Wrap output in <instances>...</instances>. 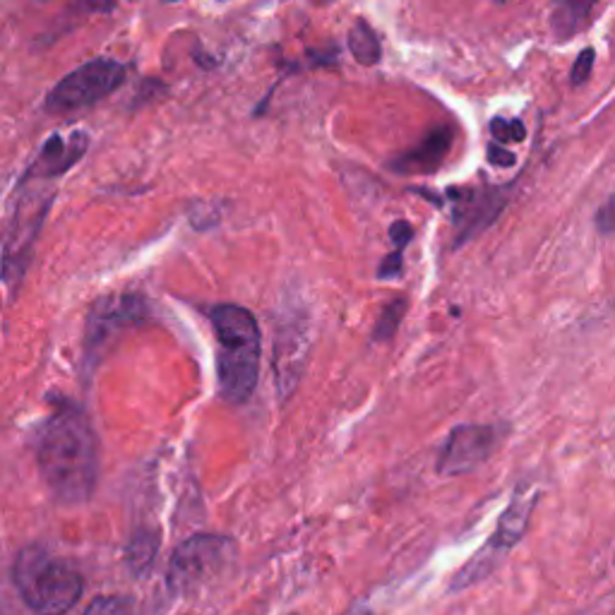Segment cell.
<instances>
[{"instance_id":"20","label":"cell","mask_w":615,"mask_h":615,"mask_svg":"<svg viewBox=\"0 0 615 615\" xmlns=\"http://www.w3.org/2000/svg\"><path fill=\"white\" fill-rule=\"evenodd\" d=\"M390 238H392V244H394L397 248L404 250V248L409 246V240L414 238V226L409 224V222H404V220L394 222V224L390 226Z\"/></svg>"},{"instance_id":"1","label":"cell","mask_w":615,"mask_h":615,"mask_svg":"<svg viewBox=\"0 0 615 615\" xmlns=\"http://www.w3.org/2000/svg\"><path fill=\"white\" fill-rule=\"evenodd\" d=\"M36 464L48 490L63 505L87 500L99 476V442L78 406H60L36 438Z\"/></svg>"},{"instance_id":"4","label":"cell","mask_w":615,"mask_h":615,"mask_svg":"<svg viewBox=\"0 0 615 615\" xmlns=\"http://www.w3.org/2000/svg\"><path fill=\"white\" fill-rule=\"evenodd\" d=\"M48 180L22 176L17 186V204L5 234V282L22 280L24 270L32 260L36 236L42 232L44 216L51 210L54 190L46 188Z\"/></svg>"},{"instance_id":"17","label":"cell","mask_w":615,"mask_h":615,"mask_svg":"<svg viewBox=\"0 0 615 615\" xmlns=\"http://www.w3.org/2000/svg\"><path fill=\"white\" fill-rule=\"evenodd\" d=\"M594 63H596V51L594 48H584V51L577 56L575 60V66L570 70V82H572V87H582V84L592 78V72H594Z\"/></svg>"},{"instance_id":"11","label":"cell","mask_w":615,"mask_h":615,"mask_svg":"<svg viewBox=\"0 0 615 615\" xmlns=\"http://www.w3.org/2000/svg\"><path fill=\"white\" fill-rule=\"evenodd\" d=\"M452 142H454V130L448 126H440L436 130H430L416 147L406 150L397 156V159H392L390 168L397 174H406V176L438 172V166L448 159Z\"/></svg>"},{"instance_id":"10","label":"cell","mask_w":615,"mask_h":615,"mask_svg":"<svg viewBox=\"0 0 615 615\" xmlns=\"http://www.w3.org/2000/svg\"><path fill=\"white\" fill-rule=\"evenodd\" d=\"M87 147H90V138L84 130L70 132V138L54 132V135L42 144L39 154H36V159L32 162L27 172H24V176L44 178V180H54L58 176H63L82 159Z\"/></svg>"},{"instance_id":"14","label":"cell","mask_w":615,"mask_h":615,"mask_svg":"<svg viewBox=\"0 0 615 615\" xmlns=\"http://www.w3.org/2000/svg\"><path fill=\"white\" fill-rule=\"evenodd\" d=\"M156 539L150 532H138L128 546V563L135 572H142L156 556Z\"/></svg>"},{"instance_id":"12","label":"cell","mask_w":615,"mask_h":615,"mask_svg":"<svg viewBox=\"0 0 615 615\" xmlns=\"http://www.w3.org/2000/svg\"><path fill=\"white\" fill-rule=\"evenodd\" d=\"M601 0H553L548 24L551 32L558 42L572 39L580 32H584L592 22L594 10Z\"/></svg>"},{"instance_id":"9","label":"cell","mask_w":615,"mask_h":615,"mask_svg":"<svg viewBox=\"0 0 615 615\" xmlns=\"http://www.w3.org/2000/svg\"><path fill=\"white\" fill-rule=\"evenodd\" d=\"M452 200V220L457 228V246L466 244L469 238L484 232L488 224L496 222V216L502 212L508 196L505 190H476V188H450Z\"/></svg>"},{"instance_id":"23","label":"cell","mask_w":615,"mask_h":615,"mask_svg":"<svg viewBox=\"0 0 615 615\" xmlns=\"http://www.w3.org/2000/svg\"><path fill=\"white\" fill-rule=\"evenodd\" d=\"M162 3H180V0H162Z\"/></svg>"},{"instance_id":"21","label":"cell","mask_w":615,"mask_h":615,"mask_svg":"<svg viewBox=\"0 0 615 615\" xmlns=\"http://www.w3.org/2000/svg\"><path fill=\"white\" fill-rule=\"evenodd\" d=\"M400 274H402V250L397 248L392 256L382 260L378 276H380V280H392V276H400Z\"/></svg>"},{"instance_id":"2","label":"cell","mask_w":615,"mask_h":615,"mask_svg":"<svg viewBox=\"0 0 615 615\" xmlns=\"http://www.w3.org/2000/svg\"><path fill=\"white\" fill-rule=\"evenodd\" d=\"M216 334V382L226 402L240 404L256 392L260 376V328L250 310L222 304L212 310Z\"/></svg>"},{"instance_id":"19","label":"cell","mask_w":615,"mask_h":615,"mask_svg":"<svg viewBox=\"0 0 615 615\" xmlns=\"http://www.w3.org/2000/svg\"><path fill=\"white\" fill-rule=\"evenodd\" d=\"M488 162L493 164V166H500V168H510V166H515L517 164V156L510 152V150H505V147H500L498 142H490L488 144Z\"/></svg>"},{"instance_id":"15","label":"cell","mask_w":615,"mask_h":615,"mask_svg":"<svg viewBox=\"0 0 615 615\" xmlns=\"http://www.w3.org/2000/svg\"><path fill=\"white\" fill-rule=\"evenodd\" d=\"M84 615H135V611L126 596H96Z\"/></svg>"},{"instance_id":"22","label":"cell","mask_w":615,"mask_h":615,"mask_svg":"<svg viewBox=\"0 0 615 615\" xmlns=\"http://www.w3.org/2000/svg\"><path fill=\"white\" fill-rule=\"evenodd\" d=\"M493 3H498V5H508V3H515V0H493Z\"/></svg>"},{"instance_id":"6","label":"cell","mask_w":615,"mask_h":615,"mask_svg":"<svg viewBox=\"0 0 615 615\" xmlns=\"http://www.w3.org/2000/svg\"><path fill=\"white\" fill-rule=\"evenodd\" d=\"M536 498H539V490L534 486L517 488L512 502L508 505V510H505L500 517L496 534L488 539V544L481 548V553H476V556L460 570V575L454 577L452 589L472 587L474 582L484 580V577H488V572L498 568V563L508 556L517 541L524 536L529 520H532Z\"/></svg>"},{"instance_id":"8","label":"cell","mask_w":615,"mask_h":615,"mask_svg":"<svg viewBox=\"0 0 615 615\" xmlns=\"http://www.w3.org/2000/svg\"><path fill=\"white\" fill-rule=\"evenodd\" d=\"M498 442H500L498 426H478V424L457 426L440 448L438 472L445 476L472 472V469L488 460L493 450L498 448Z\"/></svg>"},{"instance_id":"13","label":"cell","mask_w":615,"mask_h":615,"mask_svg":"<svg viewBox=\"0 0 615 615\" xmlns=\"http://www.w3.org/2000/svg\"><path fill=\"white\" fill-rule=\"evenodd\" d=\"M348 51L358 60L360 66H378L382 58V44L378 39L376 29L366 20H358L352 32H348Z\"/></svg>"},{"instance_id":"18","label":"cell","mask_w":615,"mask_h":615,"mask_svg":"<svg viewBox=\"0 0 615 615\" xmlns=\"http://www.w3.org/2000/svg\"><path fill=\"white\" fill-rule=\"evenodd\" d=\"M596 228H599V234H604V236H613L615 234V192L599 208V212H596Z\"/></svg>"},{"instance_id":"7","label":"cell","mask_w":615,"mask_h":615,"mask_svg":"<svg viewBox=\"0 0 615 615\" xmlns=\"http://www.w3.org/2000/svg\"><path fill=\"white\" fill-rule=\"evenodd\" d=\"M234 541L216 534H196L184 541L174 553L168 568L172 592H192L202 584L216 580L234 560Z\"/></svg>"},{"instance_id":"16","label":"cell","mask_w":615,"mask_h":615,"mask_svg":"<svg viewBox=\"0 0 615 615\" xmlns=\"http://www.w3.org/2000/svg\"><path fill=\"white\" fill-rule=\"evenodd\" d=\"M490 135L498 142H522L527 138V128L522 120L508 118H493L490 120Z\"/></svg>"},{"instance_id":"3","label":"cell","mask_w":615,"mask_h":615,"mask_svg":"<svg viewBox=\"0 0 615 615\" xmlns=\"http://www.w3.org/2000/svg\"><path fill=\"white\" fill-rule=\"evenodd\" d=\"M17 592L36 615H66L82 596V577L63 558L44 546H27L17 553L12 568Z\"/></svg>"},{"instance_id":"5","label":"cell","mask_w":615,"mask_h":615,"mask_svg":"<svg viewBox=\"0 0 615 615\" xmlns=\"http://www.w3.org/2000/svg\"><path fill=\"white\" fill-rule=\"evenodd\" d=\"M128 68L114 58H94L75 68L54 84L46 94L44 108L48 114H70L104 102L108 94L123 87Z\"/></svg>"}]
</instances>
